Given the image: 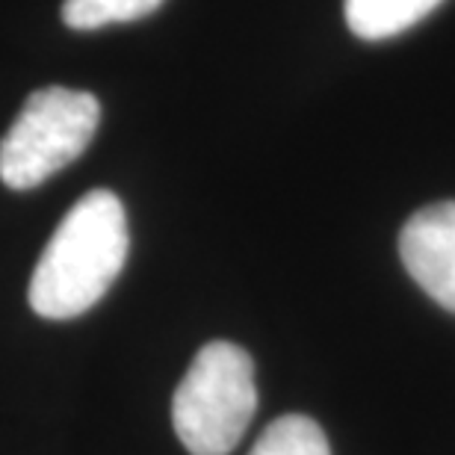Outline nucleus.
<instances>
[{
	"mask_svg": "<svg viewBox=\"0 0 455 455\" xmlns=\"http://www.w3.org/2000/svg\"><path fill=\"white\" fill-rule=\"evenodd\" d=\"M101 124L92 92L48 86L27 98L12 127L0 140V180L9 189H33L71 166Z\"/></svg>",
	"mask_w": 455,
	"mask_h": 455,
	"instance_id": "3",
	"label": "nucleus"
},
{
	"mask_svg": "<svg viewBox=\"0 0 455 455\" xmlns=\"http://www.w3.org/2000/svg\"><path fill=\"white\" fill-rule=\"evenodd\" d=\"M249 455H331V447L316 420L305 414H287L263 429Z\"/></svg>",
	"mask_w": 455,
	"mask_h": 455,
	"instance_id": "6",
	"label": "nucleus"
},
{
	"mask_svg": "<svg viewBox=\"0 0 455 455\" xmlns=\"http://www.w3.org/2000/svg\"><path fill=\"white\" fill-rule=\"evenodd\" d=\"M254 411L258 381L251 355L228 340L202 346L172 399V423L187 452L228 455L243 441Z\"/></svg>",
	"mask_w": 455,
	"mask_h": 455,
	"instance_id": "2",
	"label": "nucleus"
},
{
	"mask_svg": "<svg viewBox=\"0 0 455 455\" xmlns=\"http://www.w3.org/2000/svg\"><path fill=\"white\" fill-rule=\"evenodd\" d=\"M131 231L122 198L110 189L86 193L53 231L33 269L30 307L44 320H75L92 311L122 275Z\"/></svg>",
	"mask_w": 455,
	"mask_h": 455,
	"instance_id": "1",
	"label": "nucleus"
},
{
	"mask_svg": "<svg viewBox=\"0 0 455 455\" xmlns=\"http://www.w3.org/2000/svg\"><path fill=\"white\" fill-rule=\"evenodd\" d=\"M441 4L443 0H343V12L358 39L381 42L411 30Z\"/></svg>",
	"mask_w": 455,
	"mask_h": 455,
	"instance_id": "5",
	"label": "nucleus"
},
{
	"mask_svg": "<svg viewBox=\"0 0 455 455\" xmlns=\"http://www.w3.org/2000/svg\"><path fill=\"white\" fill-rule=\"evenodd\" d=\"M166 0H66L62 21L71 30H101L107 24H127L157 12Z\"/></svg>",
	"mask_w": 455,
	"mask_h": 455,
	"instance_id": "7",
	"label": "nucleus"
},
{
	"mask_svg": "<svg viewBox=\"0 0 455 455\" xmlns=\"http://www.w3.org/2000/svg\"><path fill=\"white\" fill-rule=\"evenodd\" d=\"M399 254L423 293L455 314V202L417 211L403 228Z\"/></svg>",
	"mask_w": 455,
	"mask_h": 455,
	"instance_id": "4",
	"label": "nucleus"
}]
</instances>
